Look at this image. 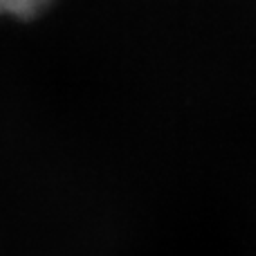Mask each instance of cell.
Masks as SVG:
<instances>
[{"mask_svg":"<svg viewBox=\"0 0 256 256\" xmlns=\"http://www.w3.org/2000/svg\"><path fill=\"white\" fill-rule=\"evenodd\" d=\"M50 0H0V12L18 18H32L48 7Z\"/></svg>","mask_w":256,"mask_h":256,"instance_id":"cell-1","label":"cell"}]
</instances>
